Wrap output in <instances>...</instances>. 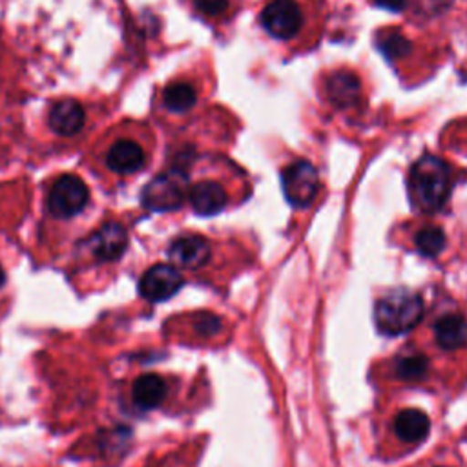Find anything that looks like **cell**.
Masks as SVG:
<instances>
[{
    "label": "cell",
    "mask_w": 467,
    "mask_h": 467,
    "mask_svg": "<svg viewBox=\"0 0 467 467\" xmlns=\"http://www.w3.org/2000/svg\"><path fill=\"white\" fill-rule=\"evenodd\" d=\"M184 182L181 175L162 173L142 190V204L153 212H170L182 204Z\"/></svg>",
    "instance_id": "obj_6"
},
{
    "label": "cell",
    "mask_w": 467,
    "mask_h": 467,
    "mask_svg": "<svg viewBox=\"0 0 467 467\" xmlns=\"http://www.w3.org/2000/svg\"><path fill=\"white\" fill-rule=\"evenodd\" d=\"M164 106L171 111L182 113L195 104V89L186 82H171L164 89Z\"/></svg>",
    "instance_id": "obj_18"
},
{
    "label": "cell",
    "mask_w": 467,
    "mask_h": 467,
    "mask_svg": "<svg viewBox=\"0 0 467 467\" xmlns=\"http://www.w3.org/2000/svg\"><path fill=\"white\" fill-rule=\"evenodd\" d=\"M261 24L274 38L288 40L299 31L303 15L294 0H272L261 13Z\"/></svg>",
    "instance_id": "obj_5"
},
{
    "label": "cell",
    "mask_w": 467,
    "mask_h": 467,
    "mask_svg": "<svg viewBox=\"0 0 467 467\" xmlns=\"http://www.w3.org/2000/svg\"><path fill=\"white\" fill-rule=\"evenodd\" d=\"M423 314L421 297L409 288H396L374 305V321L381 334L398 336L412 328Z\"/></svg>",
    "instance_id": "obj_2"
},
{
    "label": "cell",
    "mask_w": 467,
    "mask_h": 467,
    "mask_svg": "<svg viewBox=\"0 0 467 467\" xmlns=\"http://www.w3.org/2000/svg\"><path fill=\"white\" fill-rule=\"evenodd\" d=\"M283 192L290 204L303 208L312 202L319 188L317 170L308 161H296L283 170Z\"/></svg>",
    "instance_id": "obj_4"
},
{
    "label": "cell",
    "mask_w": 467,
    "mask_h": 467,
    "mask_svg": "<svg viewBox=\"0 0 467 467\" xmlns=\"http://www.w3.org/2000/svg\"><path fill=\"white\" fill-rule=\"evenodd\" d=\"M434 336L441 348H460L467 343V319L462 314L449 312L434 323Z\"/></svg>",
    "instance_id": "obj_16"
},
{
    "label": "cell",
    "mask_w": 467,
    "mask_h": 467,
    "mask_svg": "<svg viewBox=\"0 0 467 467\" xmlns=\"http://www.w3.org/2000/svg\"><path fill=\"white\" fill-rule=\"evenodd\" d=\"M361 93L359 78L348 71H336L327 78V95L332 106L347 109L358 102Z\"/></svg>",
    "instance_id": "obj_13"
},
{
    "label": "cell",
    "mask_w": 467,
    "mask_h": 467,
    "mask_svg": "<svg viewBox=\"0 0 467 467\" xmlns=\"http://www.w3.org/2000/svg\"><path fill=\"white\" fill-rule=\"evenodd\" d=\"M88 244L97 261H115L126 250L128 234L119 223H108L91 235Z\"/></svg>",
    "instance_id": "obj_8"
},
{
    "label": "cell",
    "mask_w": 467,
    "mask_h": 467,
    "mask_svg": "<svg viewBox=\"0 0 467 467\" xmlns=\"http://www.w3.org/2000/svg\"><path fill=\"white\" fill-rule=\"evenodd\" d=\"M4 281H5V274H4V270H2V266H0V286L4 285Z\"/></svg>",
    "instance_id": "obj_24"
},
{
    "label": "cell",
    "mask_w": 467,
    "mask_h": 467,
    "mask_svg": "<svg viewBox=\"0 0 467 467\" xmlns=\"http://www.w3.org/2000/svg\"><path fill=\"white\" fill-rule=\"evenodd\" d=\"M146 155L142 151V148L130 139L124 140H117L109 151H108V166L109 170H113L115 173H122V175H130L139 171L144 166Z\"/></svg>",
    "instance_id": "obj_12"
},
{
    "label": "cell",
    "mask_w": 467,
    "mask_h": 467,
    "mask_svg": "<svg viewBox=\"0 0 467 467\" xmlns=\"http://www.w3.org/2000/svg\"><path fill=\"white\" fill-rule=\"evenodd\" d=\"M378 47L379 51L389 58V60H394V58H403L409 51H410V44L409 40L398 33V31H387L379 36V42H378Z\"/></svg>",
    "instance_id": "obj_20"
},
{
    "label": "cell",
    "mask_w": 467,
    "mask_h": 467,
    "mask_svg": "<svg viewBox=\"0 0 467 467\" xmlns=\"http://www.w3.org/2000/svg\"><path fill=\"white\" fill-rule=\"evenodd\" d=\"M190 202L195 213L213 215L219 213L226 204V192L213 181H201L190 190Z\"/></svg>",
    "instance_id": "obj_14"
},
{
    "label": "cell",
    "mask_w": 467,
    "mask_h": 467,
    "mask_svg": "<svg viewBox=\"0 0 467 467\" xmlns=\"http://www.w3.org/2000/svg\"><path fill=\"white\" fill-rule=\"evenodd\" d=\"M168 257L182 268H199L210 257L208 243L199 235H181L168 248Z\"/></svg>",
    "instance_id": "obj_9"
},
{
    "label": "cell",
    "mask_w": 467,
    "mask_h": 467,
    "mask_svg": "<svg viewBox=\"0 0 467 467\" xmlns=\"http://www.w3.org/2000/svg\"><path fill=\"white\" fill-rule=\"evenodd\" d=\"M89 199L86 182L77 175L58 177L47 195V210L60 219L73 217L84 210Z\"/></svg>",
    "instance_id": "obj_3"
},
{
    "label": "cell",
    "mask_w": 467,
    "mask_h": 467,
    "mask_svg": "<svg viewBox=\"0 0 467 467\" xmlns=\"http://www.w3.org/2000/svg\"><path fill=\"white\" fill-rule=\"evenodd\" d=\"M166 392H168L166 381L159 374L148 372L135 379L131 389V398L137 407L150 410L161 405V401L166 398Z\"/></svg>",
    "instance_id": "obj_15"
},
{
    "label": "cell",
    "mask_w": 467,
    "mask_h": 467,
    "mask_svg": "<svg viewBox=\"0 0 467 467\" xmlns=\"http://www.w3.org/2000/svg\"><path fill=\"white\" fill-rule=\"evenodd\" d=\"M221 328V319L213 314H208V312H202L197 316L195 319V330L202 336H212L215 334L217 330Z\"/></svg>",
    "instance_id": "obj_21"
},
{
    "label": "cell",
    "mask_w": 467,
    "mask_h": 467,
    "mask_svg": "<svg viewBox=\"0 0 467 467\" xmlns=\"http://www.w3.org/2000/svg\"><path fill=\"white\" fill-rule=\"evenodd\" d=\"M414 246L421 255L434 257L445 248V234L440 226H423L414 235Z\"/></svg>",
    "instance_id": "obj_19"
},
{
    "label": "cell",
    "mask_w": 467,
    "mask_h": 467,
    "mask_svg": "<svg viewBox=\"0 0 467 467\" xmlns=\"http://www.w3.org/2000/svg\"><path fill=\"white\" fill-rule=\"evenodd\" d=\"M392 431L403 443L416 445L427 438L431 431V420L420 409H405L396 414Z\"/></svg>",
    "instance_id": "obj_10"
},
{
    "label": "cell",
    "mask_w": 467,
    "mask_h": 467,
    "mask_svg": "<svg viewBox=\"0 0 467 467\" xmlns=\"http://www.w3.org/2000/svg\"><path fill=\"white\" fill-rule=\"evenodd\" d=\"M379 7L383 9H389L392 13H398V11H403L405 5H407V0H374Z\"/></svg>",
    "instance_id": "obj_23"
},
{
    "label": "cell",
    "mask_w": 467,
    "mask_h": 467,
    "mask_svg": "<svg viewBox=\"0 0 467 467\" xmlns=\"http://www.w3.org/2000/svg\"><path fill=\"white\" fill-rule=\"evenodd\" d=\"M193 5L204 13V15H210V16H215V15H221L226 5H228V0H193Z\"/></svg>",
    "instance_id": "obj_22"
},
{
    "label": "cell",
    "mask_w": 467,
    "mask_h": 467,
    "mask_svg": "<svg viewBox=\"0 0 467 467\" xmlns=\"http://www.w3.org/2000/svg\"><path fill=\"white\" fill-rule=\"evenodd\" d=\"M182 286V275L171 265H155L146 270L139 281V292L150 301H164Z\"/></svg>",
    "instance_id": "obj_7"
},
{
    "label": "cell",
    "mask_w": 467,
    "mask_h": 467,
    "mask_svg": "<svg viewBox=\"0 0 467 467\" xmlns=\"http://www.w3.org/2000/svg\"><path fill=\"white\" fill-rule=\"evenodd\" d=\"M84 126V109L78 102L66 99L58 100L49 109V128L64 137L78 133Z\"/></svg>",
    "instance_id": "obj_11"
},
{
    "label": "cell",
    "mask_w": 467,
    "mask_h": 467,
    "mask_svg": "<svg viewBox=\"0 0 467 467\" xmlns=\"http://www.w3.org/2000/svg\"><path fill=\"white\" fill-rule=\"evenodd\" d=\"M429 372V361L423 354L409 352L403 356H398L392 363V374L407 383H418L423 381Z\"/></svg>",
    "instance_id": "obj_17"
},
{
    "label": "cell",
    "mask_w": 467,
    "mask_h": 467,
    "mask_svg": "<svg viewBox=\"0 0 467 467\" xmlns=\"http://www.w3.org/2000/svg\"><path fill=\"white\" fill-rule=\"evenodd\" d=\"M412 204L421 212H436L451 192V170L436 155L420 157L409 171Z\"/></svg>",
    "instance_id": "obj_1"
}]
</instances>
